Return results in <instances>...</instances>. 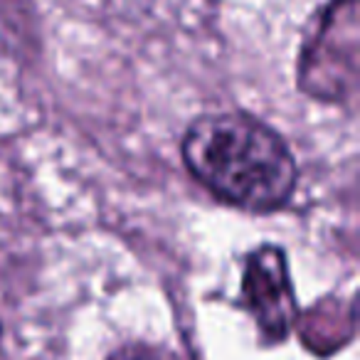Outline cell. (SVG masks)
<instances>
[{"label":"cell","instance_id":"obj_1","mask_svg":"<svg viewBox=\"0 0 360 360\" xmlns=\"http://www.w3.org/2000/svg\"><path fill=\"white\" fill-rule=\"evenodd\" d=\"M180 150L198 183L240 210L274 212L296 191L299 168L289 146L247 114H210L193 121Z\"/></svg>","mask_w":360,"mask_h":360},{"label":"cell","instance_id":"obj_2","mask_svg":"<svg viewBox=\"0 0 360 360\" xmlns=\"http://www.w3.org/2000/svg\"><path fill=\"white\" fill-rule=\"evenodd\" d=\"M247 309L255 314L262 333L269 340H281L296 321V299L286 269V257L279 247H259L247 259L245 281Z\"/></svg>","mask_w":360,"mask_h":360},{"label":"cell","instance_id":"obj_3","mask_svg":"<svg viewBox=\"0 0 360 360\" xmlns=\"http://www.w3.org/2000/svg\"><path fill=\"white\" fill-rule=\"evenodd\" d=\"M109 360H168L160 350L150 348V345L143 343H134V345H124L119 348Z\"/></svg>","mask_w":360,"mask_h":360}]
</instances>
